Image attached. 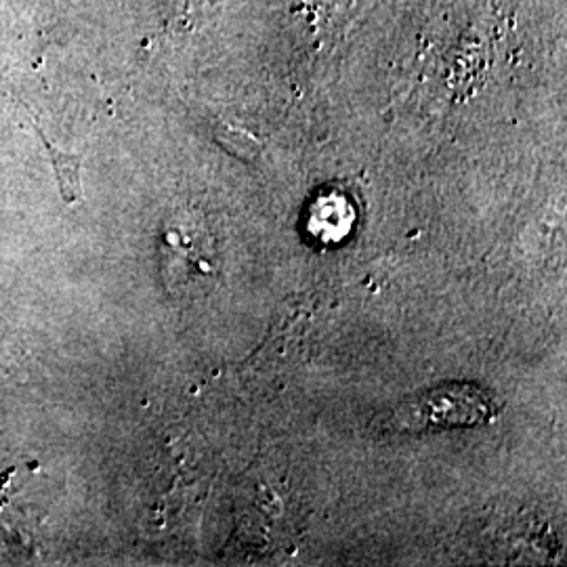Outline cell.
I'll use <instances>...</instances> for the list:
<instances>
[{"instance_id":"1","label":"cell","mask_w":567,"mask_h":567,"mask_svg":"<svg viewBox=\"0 0 567 567\" xmlns=\"http://www.w3.org/2000/svg\"><path fill=\"white\" fill-rule=\"evenodd\" d=\"M494 419V402L473 383H444L412 395L393 410L389 429L398 433H429L440 429L486 425Z\"/></svg>"},{"instance_id":"3","label":"cell","mask_w":567,"mask_h":567,"mask_svg":"<svg viewBox=\"0 0 567 567\" xmlns=\"http://www.w3.org/2000/svg\"><path fill=\"white\" fill-rule=\"evenodd\" d=\"M215 140L227 154L240 158L244 163H255L264 152V143L259 142L257 137H252L250 133H246L244 128L221 126V128H217Z\"/></svg>"},{"instance_id":"2","label":"cell","mask_w":567,"mask_h":567,"mask_svg":"<svg viewBox=\"0 0 567 567\" xmlns=\"http://www.w3.org/2000/svg\"><path fill=\"white\" fill-rule=\"evenodd\" d=\"M42 142L47 145V150L51 154V161H53V166H55L63 200L68 204L81 203V156H72V154L60 152L53 143L44 140V135H42Z\"/></svg>"}]
</instances>
